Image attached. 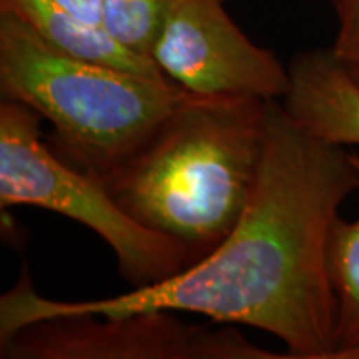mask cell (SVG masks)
Wrapping results in <instances>:
<instances>
[{
	"label": "cell",
	"instance_id": "cell-2",
	"mask_svg": "<svg viewBox=\"0 0 359 359\" xmlns=\"http://www.w3.org/2000/svg\"><path fill=\"white\" fill-rule=\"evenodd\" d=\"M269 102L188 92L102 180L116 205L172 238L191 264L230 235L257 185Z\"/></svg>",
	"mask_w": 359,
	"mask_h": 359
},
{
	"label": "cell",
	"instance_id": "cell-9",
	"mask_svg": "<svg viewBox=\"0 0 359 359\" xmlns=\"http://www.w3.org/2000/svg\"><path fill=\"white\" fill-rule=\"evenodd\" d=\"M359 168V155H356ZM330 278L336 299L333 359H359V218H338L330 241Z\"/></svg>",
	"mask_w": 359,
	"mask_h": 359
},
{
	"label": "cell",
	"instance_id": "cell-7",
	"mask_svg": "<svg viewBox=\"0 0 359 359\" xmlns=\"http://www.w3.org/2000/svg\"><path fill=\"white\" fill-rule=\"evenodd\" d=\"M281 105L309 137L336 147H359V85L331 47L296 53Z\"/></svg>",
	"mask_w": 359,
	"mask_h": 359
},
{
	"label": "cell",
	"instance_id": "cell-11",
	"mask_svg": "<svg viewBox=\"0 0 359 359\" xmlns=\"http://www.w3.org/2000/svg\"><path fill=\"white\" fill-rule=\"evenodd\" d=\"M336 17V35L331 45L341 60L359 57V0H331Z\"/></svg>",
	"mask_w": 359,
	"mask_h": 359
},
{
	"label": "cell",
	"instance_id": "cell-6",
	"mask_svg": "<svg viewBox=\"0 0 359 359\" xmlns=\"http://www.w3.org/2000/svg\"><path fill=\"white\" fill-rule=\"evenodd\" d=\"M226 0H172L151 58L170 80L198 95L281 100L290 70L255 43L224 7Z\"/></svg>",
	"mask_w": 359,
	"mask_h": 359
},
{
	"label": "cell",
	"instance_id": "cell-12",
	"mask_svg": "<svg viewBox=\"0 0 359 359\" xmlns=\"http://www.w3.org/2000/svg\"><path fill=\"white\" fill-rule=\"evenodd\" d=\"M55 2L80 19L102 25V0H55Z\"/></svg>",
	"mask_w": 359,
	"mask_h": 359
},
{
	"label": "cell",
	"instance_id": "cell-4",
	"mask_svg": "<svg viewBox=\"0 0 359 359\" xmlns=\"http://www.w3.org/2000/svg\"><path fill=\"white\" fill-rule=\"evenodd\" d=\"M37 111L15 100L0 102V206H37L92 230L115 253L120 275L145 288L191 264L172 238L148 230L123 212L100 180L67 163L40 137Z\"/></svg>",
	"mask_w": 359,
	"mask_h": 359
},
{
	"label": "cell",
	"instance_id": "cell-5",
	"mask_svg": "<svg viewBox=\"0 0 359 359\" xmlns=\"http://www.w3.org/2000/svg\"><path fill=\"white\" fill-rule=\"evenodd\" d=\"M2 359H286L235 326L188 325L172 311L53 314L0 338Z\"/></svg>",
	"mask_w": 359,
	"mask_h": 359
},
{
	"label": "cell",
	"instance_id": "cell-10",
	"mask_svg": "<svg viewBox=\"0 0 359 359\" xmlns=\"http://www.w3.org/2000/svg\"><path fill=\"white\" fill-rule=\"evenodd\" d=\"M172 0H102L103 29L128 50L151 58Z\"/></svg>",
	"mask_w": 359,
	"mask_h": 359
},
{
	"label": "cell",
	"instance_id": "cell-13",
	"mask_svg": "<svg viewBox=\"0 0 359 359\" xmlns=\"http://www.w3.org/2000/svg\"><path fill=\"white\" fill-rule=\"evenodd\" d=\"M343 62H344V65L348 67L349 74H351L354 82L359 85V57L353 58V60H343Z\"/></svg>",
	"mask_w": 359,
	"mask_h": 359
},
{
	"label": "cell",
	"instance_id": "cell-3",
	"mask_svg": "<svg viewBox=\"0 0 359 359\" xmlns=\"http://www.w3.org/2000/svg\"><path fill=\"white\" fill-rule=\"evenodd\" d=\"M188 90L72 57L0 11V95L52 123L69 163L105 180L178 107Z\"/></svg>",
	"mask_w": 359,
	"mask_h": 359
},
{
	"label": "cell",
	"instance_id": "cell-1",
	"mask_svg": "<svg viewBox=\"0 0 359 359\" xmlns=\"http://www.w3.org/2000/svg\"><path fill=\"white\" fill-rule=\"evenodd\" d=\"M358 190L356 154L309 137L271 100L257 185L212 253L155 285L88 302L45 298L24 268L0 298V338L53 314L180 311L262 330L285 344L286 359H333L330 241Z\"/></svg>",
	"mask_w": 359,
	"mask_h": 359
},
{
	"label": "cell",
	"instance_id": "cell-8",
	"mask_svg": "<svg viewBox=\"0 0 359 359\" xmlns=\"http://www.w3.org/2000/svg\"><path fill=\"white\" fill-rule=\"evenodd\" d=\"M0 11L17 15L45 42L72 57L145 77L168 79L154 60L128 50L103 25L80 19L55 0H0Z\"/></svg>",
	"mask_w": 359,
	"mask_h": 359
}]
</instances>
